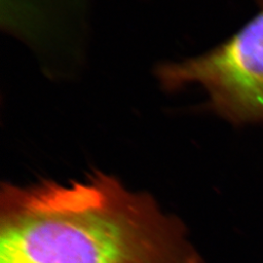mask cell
Segmentation results:
<instances>
[{
    "instance_id": "1",
    "label": "cell",
    "mask_w": 263,
    "mask_h": 263,
    "mask_svg": "<svg viewBox=\"0 0 263 263\" xmlns=\"http://www.w3.org/2000/svg\"><path fill=\"white\" fill-rule=\"evenodd\" d=\"M0 263H205L179 216L101 171L0 189Z\"/></svg>"
},
{
    "instance_id": "2",
    "label": "cell",
    "mask_w": 263,
    "mask_h": 263,
    "mask_svg": "<svg viewBox=\"0 0 263 263\" xmlns=\"http://www.w3.org/2000/svg\"><path fill=\"white\" fill-rule=\"evenodd\" d=\"M256 1L258 12L224 42L157 68L165 90L201 85L209 98L203 108L234 127L263 125V0Z\"/></svg>"
}]
</instances>
